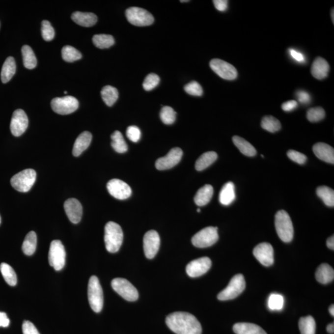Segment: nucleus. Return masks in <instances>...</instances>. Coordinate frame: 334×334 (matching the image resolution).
<instances>
[{
	"label": "nucleus",
	"mask_w": 334,
	"mask_h": 334,
	"mask_svg": "<svg viewBox=\"0 0 334 334\" xmlns=\"http://www.w3.org/2000/svg\"><path fill=\"white\" fill-rule=\"evenodd\" d=\"M166 324L176 334H201L202 327L196 317L186 312H175L169 314Z\"/></svg>",
	"instance_id": "obj_1"
},
{
	"label": "nucleus",
	"mask_w": 334,
	"mask_h": 334,
	"mask_svg": "<svg viewBox=\"0 0 334 334\" xmlns=\"http://www.w3.org/2000/svg\"><path fill=\"white\" fill-rule=\"evenodd\" d=\"M105 243L109 252L114 253L120 249L123 240L122 229L118 223L109 222L105 226Z\"/></svg>",
	"instance_id": "obj_2"
},
{
	"label": "nucleus",
	"mask_w": 334,
	"mask_h": 334,
	"mask_svg": "<svg viewBox=\"0 0 334 334\" xmlns=\"http://www.w3.org/2000/svg\"><path fill=\"white\" fill-rule=\"evenodd\" d=\"M275 225L277 233L282 242L289 243L293 240L294 230L292 221L287 212L281 210L277 212Z\"/></svg>",
	"instance_id": "obj_3"
},
{
	"label": "nucleus",
	"mask_w": 334,
	"mask_h": 334,
	"mask_svg": "<svg viewBox=\"0 0 334 334\" xmlns=\"http://www.w3.org/2000/svg\"><path fill=\"white\" fill-rule=\"evenodd\" d=\"M88 299L90 307L95 312L102 311L104 306L103 290L99 278L93 276L90 278L88 284Z\"/></svg>",
	"instance_id": "obj_4"
},
{
	"label": "nucleus",
	"mask_w": 334,
	"mask_h": 334,
	"mask_svg": "<svg viewBox=\"0 0 334 334\" xmlns=\"http://www.w3.org/2000/svg\"><path fill=\"white\" fill-rule=\"evenodd\" d=\"M36 177V171L33 169H26L11 178V185L19 192H28L35 183Z\"/></svg>",
	"instance_id": "obj_5"
},
{
	"label": "nucleus",
	"mask_w": 334,
	"mask_h": 334,
	"mask_svg": "<svg viewBox=\"0 0 334 334\" xmlns=\"http://www.w3.org/2000/svg\"><path fill=\"white\" fill-rule=\"evenodd\" d=\"M246 281L242 274H237L231 279L227 287L219 293L217 298L219 300L226 301L237 298L245 289Z\"/></svg>",
	"instance_id": "obj_6"
},
{
	"label": "nucleus",
	"mask_w": 334,
	"mask_h": 334,
	"mask_svg": "<svg viewBox=\"0 0 334 334\" xmlns=\"http://www.w3.org/2000/svg\"><path fill=\"white\" fill-rule=\"evenodd\" d=\"M126 17L131 25L139 27L150 26L154 22V16L151 13L138 7H131L126 9Z\"/></svg>",
	"instance_id": "obj_7"
},
{
	"label": "nucleus",
	"mask_w": 334,
	"mask_h": 334,
	"mask_svg": "<svg viewBox=\"0 0 334 334\" xmlns=\"http://www.w3.org/2000/svg\"><path fill=\"white\" fill-rule=\"evenodd\" d=\"M66 255L65 249L61 241H52L50 247L49 261L55 270L59 271L63 268L66 262Z\"/></svg>",
	"instance_id": "obj_8"
},
{
	"label": "nucleus",
	"mask_w": 334,
	"mask_h": 334,
	"mask_svg": "<svg viewBox=\"0 0 334 334\" xmlns=\"http://www.w3.org/2000/svg\"><path fill=\"white\" fill-rule=\"evenodd\" d=\"M218 228L214 226L202 229L192 238V243L195 247L204 248L211 247L219 240Z\"/></svg>",
	"instance_id": "obj_9"
},
{
	"label": "nucleus",
	"mask_w": 334,
	"mask_h": 334,
	"mask_svg": "<svg viewBox=\"0 0 334 334\" xmlns=\"http://www.w3.org/2000/svg\"><path fill=\"white\" fill-rule=\"evenodd\" d=\"M111 287L118 295L129 302H135L139 298L137 288L125 278L113 279L111 281Z\"/></svg>",
	"instance_id": "obj_10"
},
{
	"label": "nucleus",
	"mask_w": 334,
	"mask_h": 334,
	"mask_svg": "<svg viewBox=\"0 0 334 334\" xmlns=\"http://www.w3.org/2000/svg\"><path fill=\"white\" fill-rule=\"evenodd\" d=\"M51 106L56 113L64 115L75 112L78 109L79 102L75 97L68 95L55 98L52 100Z\"/></svg>",
	"instance_id": "obj_11"
},
{
	"label": "nucleus",
	"mask_w": 334,
	"mask_h": 334,
	"mask_svg": "<svg viewBox=\"0 0 334 334\" xmlns=\"http://www.w3.org/2000/svg\"><path fill=\"white\" fill-rule=\"evenodd\" d=\"M210 67L214 72L226 80H234L237 78V69L232 64L220 59H213L210 62Z\"/></svg>",
	"instance_id": "obj_12"
},
{
	"label": "nucleus",
	"mask_w": 334,
	"mask_h": 334,
	"mask_svg": "<svg viewBox=\"0 0 334 334\" xmlns=\"http://www.w3.org/2000/svg\"><path fill=\"white\" fill-rule=\"evenodd\" d=\"M107 188L110 194L117 199H128L132 193L130 186L119 179L110 180L107 183Z\"/></svg>",
	"instance_id": "obj_13"
},
{
	"label": "nucleus",
	"mask_w": 334,
	"mask_h": 334,
	"mask_svg": "<svg viewBox=\"0 0 334 334\" xmlns=\"http://www.w3.org/2000/svg\"><path fill=\"white\" fill-rule=\"evenodd\" d=\"M28 120L25 111L18 109L14 111L12 116L10 130L12 135L16 137H20L28 127Z\"/></svg>",
	"instance_id": "obj_14"
},
{
	"label": "nucleus",
	"mask_w": 334,
	"mask_h": 334,
	"mask_svg": "<svg viewBox=\"0 0 334 334\" xmlns=\"http://www.w3.org/2000/svg\"><path fill=\"white\" fill-rule=\"evenodd\" d=\"M183 156V150L179 147L173 148L167 156L159 159L156 162V167L159 170H168L180 162Z\"/></svg>",
	"instance_id": "obj_15"
},
{
	"label": "nucleus",
	"mask_w": 334,
	"mask_h": 334,
	"mask_svg": "<svg viewBox=\"0 0 334 334\" xmlns=\"http://www.w3.org/2000/svg\"><path fill=\"white\" fill-rule=\"evenodd\" d=\"M144 250L145 256L148 259L154 258L158 252L161 245V239L159 233L155 230H150L145 234L144 240Z\"/></svg>",
	"instance_id": "obj_16"
},
{
	"label": "nucleus",
	"mask_w": 334,
	"mask_h": 334,
	"mask_svg": "<svg viewBox=\"0 0 334 334\" xmlns=\"http://www.w3.org/2000/svg\"><path fill=\"white\" fill-rule=\"evenodd\" d=\"M211 266V260L209 257H202L190 262L186 271L191 278H198L208 272Z\"/></svg>",
	"instance_id": "obj_17"
},
{
	"label": "nucleus",
	"mask_w": 334,
	"mask_h": 334,
	"mask_svg": "<svg viewBox=\"0 0 334 334\" xmlns=\"http://www.w3.org/2000/svg\"><path fill=\"white\" fill-rule=\"evenodd\" d=\"M253 254L264 266H271L274 263V249L270 243H262L257 245L253 250Z\"/></svg>",
	"instance_id": "obj_18"
},
{
	"label": "nucleus",
	"mask_w": 334,
	"mask_h": 334,
	"mask_svg": "<svg viewBox=\"0 0 334 334\" xmlns=\"http://www.w3.org/2000/svg\"><path fill=\"white\" fill-rule=\"evenodd\" d=\"M64 208L71 223L75 224L80 223L83 216V207L78 200L75 198L66 200L64 204Z\"/></svg>",
	"instance_id": "obj_19"
},
{
	"label": "nucleus",
	"mask_w": 334,
	"mask_h": 334,
	"mask_svg": "<svg viewBox=\"0 0 334 334\" xmlns=\"http://www.w3.org/2000/svg\"><path fill=\"white\" fill-rule=\"evenodd\" d=\"M314 153L317 158L331 164H334V149L333 147L324 142L314 145Z\"/></svg>",
	"instance_id": "obj_20"
},
{
	"label": "nucleus",
	"mask_w": 334,
	"mask_h": 334,
	"mask_svg": "<svg viewBox=\"0 0 334 334\" xmlns=\"http://www.w3.org/2000/svg\"><path fill=\"white\" fill-rule=\"evenodd\" d=\"M330 66L328 62L322 57H317L312 64L311 75L317 80H322L328 75Z\"/></svg>",
	"instance_id": "obj_21"
},
{
	"label": "nucleus",
	"mask_w": 334,
	"mask_h": 334,
	"mask_svg": "<svg viewBox=\"0 0 334 334\" xmlns=\"http://www.w3.org/2000/svg\"><path fill=\"white\" fill-rule=\"evenodd\" d=\"M92 139V134L89 131H84L76 139L74 144L73 154L74 156H80L85 150L89 147Z\"/></svg>",
	"instance_id": "obj_22"
},
{
	"label": "nucleus",
	"mask_w": 334,
	"mask_h": 334,
	"mask_svg": "<svg viewBox=\"0 0 334 334\" xmlns=\"http://www.w3.org/2000/svg\"><path fill=\"white\" fill-rule=\"evenodd\" d=\"M71 19L77 25L83 27H92L96 24L97 17L92 13H83V12L76 11L71 15Z\"/></svg>",
	"instance_id": "obj_23"
},
{
	"label": "nucleus",
	"mask_w": 334,
	"mask_h": 334,
	"mask_svg": "<svg viewBox=\"0 0 334 334\" xmlns=\"http://www.w3.org/2000/svg\"><path fill=\"white\" fill-rule=\"evenodd\" d=\"M214 194L213 187L210 185H204L197 191L195 196V202L198 206H204L208 204Z\"/></svg>",
	"instance_id": "obj_24"
},
{
	"label": "nucleus",
	"mask_w": 334,
	"mask_h": 334,
	"mask_svg": "<svg viewBox=\"0 0 334 334\" xmlns=\"http://www.w3.org/2000/svg\"><path fill=\"white\" fill-rule=\"evenodd\" d=\"M236 197L235 185L228 182L223 185L219 195V201L224 206H228L235 200Z\"/></svg>",
	"instance_id": "obj_25"
},
{
	"label": "nucleus",
	"mask_w": 334,
	"mask_h": 334,
	"mask_svg": "<svg viewBox=\"0 0 334 334\" xmlns=\"http://www.w3.org/2000/svg\"><path fill=\"white\" fill-rule=\"evenodd\" d=\"M316 278L321 283L327 284L331 282L334 278V269L330 265L322 264L317 269Z\"/></svg>",
	"instance_id": "obj_26"
},
{
	"label": "nucleus",
	"mask_w": 334,
	"mask_h": 334,
	"mask_svg": "<svg viewBox=\"0 0 334 334\" xmlns=\"http://www.w3.org/2000/svg\"><path fill=\"white\" fill-rule=\"evenodd\" d=\"M233 329L237 334H267L261 327L252 323L235 324Z\"/></svg>",
	"instance_id": "obj_27"
},
{
	"label": "nucleus",
	"mask_w": 334,
	"mask_h": 334,
	"mask_svg": "<svg viewBox=\"0 0 334 334\" xmlns=\"http://www.w3.org/2000/svg\"><path fill=\"white\" fill-rule=\"evenodd\" d=\"M232 140L235 146L239 149L245 156L248 157H254L256 156L257 151L253 145L250 144L247 140L243 139L238 136H234Z\"/></svg>",
	"instance_id": "obj_28"
},
{
	"label": "nucleus",
	"mask_w": 334,
	"mask_h": 334,
	"mask_svg": "<svg viewBox=\"0 0 334 334\" xmlns=\"http://www.w3.org/2000/svg\"><path fill=\"white\" fill-rule=\"evenodd\" d=\"M16 70V61L13 57L9 56L6 58L2 67L1 73V81L3 83H8L14 75Z\"/></svg>",
	"instance_id": "obj_29"
},
{
	"label": "nucleus",
	"mask_w": 334,
	"mask_h": 334,
	"mask_svg": "<svg viewBox=\"0 0 334 334\" xmlns=\"http://www.w3.org/2000/svg\"><path fill=\"white\" fill-rule=\"evenodd\" d=\"M217 154L214 151L205 152L201 155L195 162V168L197 171L205 170L207 167L211 166L217 159Z\"/></svg>",
	"instance_id": "obj_30"
},
{
	"label": "nucleus",
	"mask_w": 334,
	"mask_h": 334,
	"mask_svg": "<svg viewBox=\"0 0 334 334\" xmlns=\"http://www.w3.org/2000/svg\"><path fill=\"white\" fill-rule=\"evenodd\" d=\"M36 247L37 235L34 231H31L26 235L23 242L22 250L26 255L31 256L34 253Z\"/></svg>",
	"instance_id": "obj_31"
},
{
	"label": "nucleus",
	"mask_w": 334,
	"mask_h": 334,
	"mask_svg": "<svg viewBox=\"0 0 334 334\" xmlns=\"http://www.w3.org/2000/svg\"><path fill=\"white\" fill-rule=\"evenodd\" d=\"M301 334H316V324L311 316L303 317L299 321Z\"/></svg>",
	"instance_id": "obj_32"
},
{
	"label": "nucleus",
	"mask_w": 334,
	"mask_h": 334,
	"mask_svg": "<svg viewBox=\"0 0 334 334\" xmlns=\"http://www.w3.org/2000/svg\"><path fill=\"white\" fill-rule=\"evenodd\" d=\"M111 144L113 149L118 153H125L128 150V145L124 139L122 134L115 131L111 136Z\"/></svg>",
	"instance_id": "obj_33"
},
{
	"label": "nucleus",
	"mask_w": 334,
	"mask_h": 334,
	"mask_svg": "<svg viewBox=\"0 0 334 334\" xmlns=\"http://www.w3.org/2000/svg\"><path fill=\"white\" fill-rule=\"evenodd\" d=\"M101 95L107 106L111 107L118 99V91L115 87L106 85L102 89Z\"/></svg>",
	"instance_id": "obj_34"
},
{
	"label": "nucleus",
	"mask_w": 334,
	"mask_h": 334,
	"mask_svg": "<svg viewBox=\"0 0 334 334\" xmlns=\"http://www.w3.org/2000/svg\"><path fill=\"white\" fill-rule=\"evenodd\" d=\"M24 65L28 70H32L37 66V58L33 50L28 45H24L22 47Z\"/></svg>",
	"instance_id": "obj_35"
},
{
	"label": "nucleus",
	"mask_w": 334,
	"mask_h": 334,
	"mask_svg": "<svg viewBox=\"0 0 334 334\" xmlns=\"http://www.w3.org/2000/svg\"><path fill=\"white\" fill-rule=\"evenodd\" d=\"M316 194L321 198L324 203L329 207L334 206V191L326 186H321L317 188Z\"/></svg>",
	"instance_id": "obj_36"
},
{
	"label": "nucleus",
	"mask_w": 334,
	"mask_h": 334,
	"mask_svg": "<svg viewBox=\"0 0 334 334\" xmlns=\"http://www.w3.org/2000/svg\"><path fill=\"white\" fill-rule=\"evenodd\" d=\"M92 41L95 46L100 49H108L114 44L113 36L107 34L95 35L92 38Z\"/></svg>",
	"instance_id": "obj_37"
},
{
	"label": "nucleus",
	"mask_w": 334,
	"mask_h": 334,
	"mask_svg": "<svg viewBox=\"0 0 334 334\" xmlns=\"http://www.w3.org/2000/svg\"><path fill=\"white\" fill-rule=\"evenodd\" d=\"M0 271L4 280L10 286H15L17 283V276L14 269L9 264L1 263L0 265Z\"/></svg>",
	"instance_id": "obj_38"
},
{
	"label": "nucleus",
	"mask_w": 334,
	"mask_h": 334,
	"mask_svg": "<svg viewBox=\"0 0 334 334\" xmlns=\"http://www.w3.org/2000/svg\"><path fill=\"white\" fill-rule=\"evenodd\" d=\"M261 127L270 133H276L281 129V124L273 116H265L261 121Z\"/></svg>",
	"instance_id": "obj_39"
},
{
	"label": "nucleus",
	"mask_w": 334,
	"mask_h": 334,
	"mask_svg": "<svg viewBox=\"0 0 334 334\" xmlns=\"http://www.w3.org/2000/svg\"><path fill=\"white\" fill-rule=\"evenodd\" d=\"M62 58L66 62H74L82 58V54L75 48L70 45L63 47L61 50Z\"/></svg>",
	"instance_id": "obj_40"
},
{
	"label": "nucleus",
	"mask_w": 334,
	"mask_h": 334,
	"mask_svg": "<svg viewBox=\"0 0 334 334\" xmlns=\"http://www.w3.org/2000/svg\"><path fill=\"white\" fill-rule=\"evenodd\" d=\"M284 304V298L282 295L278 293H273L269 296L268 299L269 308L272 311H280L282 309Z\"/></svg>",
	"instance_id": "obj_41"
},
{
	"label": "nucleus",
	"mask_w": 334,
	"mask_h": 334,
	"mask_svg": "<svg viewBox=\"0 0 334 334\" xmlns=\"http://www.w3.org/2000/svg\"><path fill=\"white\" fill-rule=\"evenodd\" d=\"M162 122L166 125H171L176 120V113L175 111L169 106L164 107L160 113Z\"/></svg>",
	"instance_id": "obj_42"
},
{
	"label": "nucleus",
	"mask_w": 334,
	"mask_h": 334,
	"mask_svg": "<svg viewBox=\"0 0 334 334\" xmlns=\"http://www.w3.org/2000/svg\"><path fill=\"white\" fill-rule=\"evenodd\" d=\"M326 116L325 111L320 107H314L308 110L306 116L310 122L316 123L323 120Z\"/></svg>",
	"instance_id": "obj_43"
},
{
	"label": "nucleus",
	"mask_w": 334,
	"mask_h": 334,
	"mask_svg": "<svg viewBox=\"0 0 334 334\" xmlns=\"http://www.w3.org/2000/svg\"><path fill=\"white\" fill-rule=\"evenodd\" d=\"M160 78L156 74L150 73L145 78L142 86L146 91H150L159 85Z\"/></svg>",
	"instance_id": "obj_44"
},
{
	"label": "nucleus",
	"mask_w": 334,
	"mask_h": 334,
	"mask_svg": "<svg viewBox=\"0 0 334 334\" xmlns=\"http://www.w3.org/2000/svg\"><path fill=\"white\" fill-rule=\"evenodd\" d=\"M184 89L187 94L193 96H201L203 94V89L201 85L196 81H192L187 84L184 87Z\"/></svg>",
	"instance_id": "obj_45"
},
{
	"label": "nucleus",
	"mask_w": 334,
	"mask_h": 334,
	"mask_svg": "<svg viewBox=\"0 0 334 334\" xmlns=\"http://www.w3.org/2000/svg\"><path fill=\"white\" fill-rule=\"evenodd\" d=\"M42 35L45 41L50 42L54 39L55 30L51 24L48 21L42 23Z\"/></svg>",
	"instance_id": "obj_46"
},
{
	"label": "nucleus",
	"mask_w": 334,
	"mask_h": 334,
	"mask_svg": "<svg viewBox=\"0 0 334 334\" xmlns=\"http://www.w3.org/2000/svg\"><path fill=\"white\" fill-rule=\"evenodd\" d=\"M126 136L131 141L137 142L139 141L140 137H141V133H140L139 128L137 126H130L126 130Z\"/></svg>",
	"instance_id": "obj_47"
},
{
	"label": "nucleus",
	"mask_w": 334,
	"mask_h": 334,
	"mask_svg": "<svg viewBox=\"0 0 334 334\" xmlns=\"http://www.w3.org/2000/svg\"><path fill=\"white\" fill-rule=\"evenodd\" d=\"M287 156L288 158L298 164H305L307 161V157L305 154L294 150H288Z\"/></svg>",
	"instance_id": "obj_48"
},
{
	"label": "nucleus",
	"mask_w": 334,
	"mask_h": 334,
	"mask_svg": "<svg viewBox=\"0 0 334 334\" xmlns=\"http://www.w3.org/2000/svg\"><path fill=\"white\" fill-rule=\"evenodd\" d=\"M22 329L23 334H40L35 326L28 321H24Z\"/></svg>",
	"instance_id": "obj_49"
},
{
	"label": "nucleus",
	"mask_w": 334,
	"mask_h": 334,
	"mask_svg": "<svg viewBox=\"0 0 334 334\" xmlns=\"http://www.w3.org/2000/svg\"><path fill=\"white\" fill-rule=\"evenodd\" d=\"M296 96H297L298 102H300L302 104H309L311 100V98L309 93L305 91V90H298L296 93Z\"/></svg>",
	"instance_id": "obj_50"
},
{
	"label": "nucleus",
	"mask_w": 334,
	"mask_h": 334,
	"mask_svg": "<svg viewBox=\"0 0 334 334\" xmlns=\"http://www.w3.org/2000/svg\"><path fill=\"white\" fill-rule=\"evenodd\" d=\"M288 53H289L290 56L298 63H304L306 61V58L302 52H298L293 49H288Z\"/></svg>",
	"instance_id": "obj_51"
},
{
	"label": "nucleus",
	"mask_w": 334,
	"mask_h": 334,
	"mask_svg": "<svg viewBox=\"0 0 334 334\" xmlns=\"http://www.w3.org/2000/svg\"><path fill=\"white\" fill-rule=\"evenodd\" d=\"M298 102L296 100H288L281 105V109L285 111H291L297 109Z\"/></svg>",
	"instance_id": "obj_52"
},
{
	"label": "nucleus",
	"mask_w": 334,
	"mask_h": 334,
	"mask_svg": "<svg viewBox=\"0 0 334 334\" xmlns=\"http://www.w3.org/2000/svg\"><path fill=\"white\" fill-rule=\"evenodd\" d=\"M215 7L219 11H225L228 8V1L226 0H214Z\"/></svg>",
	"instance_id": "obj_53"
},
{
	"label": "nucleus",
	"mask_w": 334,
	"mask_h": 334,
	"mask_svg": "<svg viewBox=\"0 0 334 334\" xmlns=\"http://www.w3.org/2000/svg\"><path fill=\"white\" fill-rule=\"evenodd\" d=\"M9 324V319L5 312H0V327L6 328Z\"/></svg>",
	"instance_id": "obj_54"
},
{
	"label": "nucleus",
	"mask_w": 334,
	"mask_h": 334,
	"mask_svg": "<svg viewBox=\"0 0 334 334\" xmlns=\"http://www.w3.org/2000/svg\"><path fill=\"white\" fill-rule=\"evenodd\" d=\"M326 245L329 249L332 250H334V235L332 236L330 238H329L328 240H327Z\"/></svg>",
	"instance_id": "obj_55"
},
{
	"label": "nucleus",
	"mask_w": 334,
	"mask_h": 334,
	"mask_svg": "<svg viewBox=\"0 0 334 334\" xmlns=\"http://www.w3.org/2000/svg\"><path fill=\"white\" fill-rule=\"evenodd\" d=\"M327 331H328L329 333L334 334V323L329 324V325L328 326H327Z\"/></svg>",
	"instance_id": "obj_56"
},
{
	"label": "nucleus",
	"mask_w": 334,
	"mask_h": 334,
	"mask_svg": "<svg viewBox=\"0 0 334 334\" xmlns=\"http://www.w3.org/2000/svg\"><path fill=\"white\" fill-rule=\"evenodd\" d=\"M329 312H330L332 316H334V305H331L330 307H329Z\"/></svg>",
	"instance_id": "obj_57"
},
{
	"label": "nucleus",
	"mask_w": 334,
	"mask_h": 334,
	"mask_svg": "<svg viewBox=\"0 0 334 334\" xmlns=\"http://www.w3.org/2000/svg\"><path fill=\"white\" fill-rule=\"evenodd\" d=\"M334 8H333V9H332V10H331V18H332V21H333V24H334Z\"/></svg>",
	"instance_id": "obj_58"
},
{
	"label": "nucleus",
	"mask_w": 334,
	"mask_h": 334,
	"mask_svg": "<svg viewBox=\"0 0 334 334\" xmlns=\"http://www.w3.org/2000/svg\"><path fill=\"white\" fill-rule=\"evenodd\" d=\"M189 1H188V0H185V1H181V3H183V2H188Z\"/></svg>",
	"instance_id": "obj_59"
},
{
	"label": "nucleus",
	"mask_w": 334,
	"mask_h": 334,
	"mask_svg": "<svg viewBox=\"0 0 334 334\" xmlns=\"http://www.w3.org/2000/svg\"><path fill=\"white\" fill-rule=\"evenodd\" d=\"M197 212H200V209H198L197 210Z\"/></svg>",
	"instance_id": "obj_60"
},
{
	"label": "nucleus",
	"mask_w": 334,
	"mask_h": 334,
	"mask_svg": "<svg viewBox=\"0 0 334 334\" xmlns=\"http://www.w3.org/2000/svg\"><path fill=\"white\" fill-rule=\"evenodd\" d=\"M1 217H0V224H1Z\"/></svg>",
	"instance_id": "obj_61"
},
{
	"label": "nucleus",
	"mask_w": 334,
	"mask_h": 334,
	"mask_svg": "<svg viewBox=\"0 0 334 334\" xmlns=\"http://www.w3.org/2000/svg\"><path fill=\"white\" fill-rule=\"evenodd\" d=\"M64 94H67V92H66V91H64Z\"/></svg>",
	"instance_id": "obj_62"
}]
</instances>
